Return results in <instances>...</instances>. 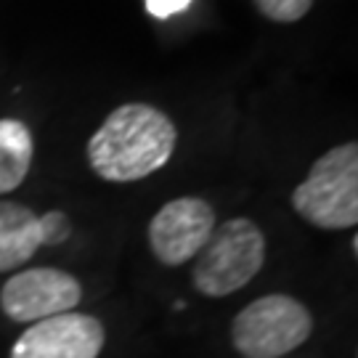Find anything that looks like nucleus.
Masks as SVG:
<instances>
[{
  "mask_svg": "<svg viewBox=\"0 0 358 358\" xmlns=\"http://www.w3.org/2000/svg\"><path fill=\"white\" fill-rule=\"evenodd\" d=\"M178 133L173 120L149 103H122L90 136L88 162L93 173L112 183H130L170 162Z\"/></svg>",
  "mask_w": 358,
  "mask_h": 358,
  "instance_id": "obj_1",
  "label": "nucleus"
},
{
  "mask_svg": "<svg viewBox=\"0 0 358 358\" xmlns=\"http://www.w3.org/2000/svg\"><path fill=\"white\" fill-rule=\"evenodd\" d=\"M294 213L324 231H345L358 223V146L340 143L319 157L308 178L292 192Z\"/></svg>",
  "mask_w": 358,
  "mask_h": 358,
  "instance_id": "obj_2",
  "label": "nucleus"
},
{
  "mask_svg": "<svg viewBox=\"0 0 358 358\" xmlns=\"http://www.w3.org/2000/svg\"><path fill=\"white\" fill-rule=\"evenodd\" d=\"M266 263V236L250 217H231L215 226L196 252L192 282L207 297H226L255 279Z\"/></svg>",
  "mask_w": 358,
  "mask_h": 358,
  "instance_id": "obj_3",
  "label": "nucleus"
},
{
  "mask_svg": "<svg viewBox=\"0 0 358 358\" xmlns=\"http://www.w3.org/2000/svg\"><path fill=\"white\" fill-rule=\"evenodd\" d=\"M313 332V316L289 294L257 297L231 324L234 348L244 358H282Z\"/></svg>",
  "mask_w": 358,
  "mask_h": 358,
  "instance_id": "obj_4",
  "label": "nucleus"
},
{
  "mask_svg": "<svg viewBox=\"0 0 358 358\" xmlns=\"http://www.w3.org/2000/svg\"><path fill=\"white\" fill-rule=\"evenodd\" d=\"M83 287L59 268H27L13 273L0 289V310L16 324H35L75 310Z\"/></svg>",
  "mask_w": 358,
  "mask_h": 358,
  "instance_id": "obj_5",
  "label": "nucleus"
},
{
  "mask_svg": "<svg viewBox=\"0 0 358 358\" xmlns=\"http://www.w3.org/2000/svg\"><path fill=\"white\" fill-rule=\"evenodd\" d=\"M215 231V210L199 196H178L157 210L149 223V247L165 266H183Z\"/></svg>",
  "mask_w": 358,
  "mask_h": 358,
  "instance_id": "obj_6",
  "label": "nucleus"
},
{
  "mask_svg": "<svg viewBox=\"0 0 358 358\" xmlns=\"http://www.w3.org/2000/svg\"><path fill=\"white\" fill-rule=\"evenodd\" d=\"M106 343L103 324L88 313H59L29 324L13 343L11 358H99Z\"/></svg>",
  "mask_w": 358,
  "mask_h": 358,
  "instance_id": "obj_7",
  "label": "nucleus"
},
{
  "mask_svg": "<svg viewBox=\"0 0 358 358\" xmlns=\"http://www.w3.org/2000/svg\"><path fill=\"white\" fill-rule=\"evenodd\" d=\"M40 247L38 215L24 205L0 202V273L22 268Z\"/></svg>",
  "mask_w": 358,
  "mask_h": 358,
  "instance_id": "obj_8",
  "label": "nucleus"
},
{
  "mask_svg": "<svg viewBox=\"0 0 358 358\" xmlns=\"http://www.w3.org/2000/svg\"><path fill=\"white\" fill-rule=\"evenodd\" d=\"M35 143L32 133L19 120H0V194H8L24 183L32 167Z\"/></svg>",
  "mask_w": 358,
  "mask_h": 358,
  "instance_id": "obj_9",
  "label": "nucleus"
},
{
  "mask_svg": "<svg viewBox=\"0 0 358 358\" xmlns=\"http://www.w3.org/2000/svg\"><path fill=\"white\" fill-rule=\"evenodd\" d=\"M257 11L263 13L271 22H279V24H292V22H300L313 0H255Z\"/></svg>",
  "mask_w": 358,
  "mask_h": 358,
  "instance_id": "obj_10",
  "label": "nucleus"
},
{
  "mask_svg": "<svg viewBox=\"0 0 358 358\" xmlns=\"http://www.w3.org/2000/svg\"><path fill=\"white\" fill-rule=\"evenodd\" d=\"M38 229H40V244H64L69 239V234H72V223H69V217L66 213L62 210H51V213H45V215H38Z\"/></svg>",
  "mask_w": 358,
  "mask_h": 358,
  "instance_id": "obj_11",
  "label": "nucleus"
},
{
  "mask_svg": "<svg viewBox=\"0 0 358 358\" xmlns=\"http://www.w3.org/2000/svg\"><path fill=\"white\" fill-rule=\"evenodd\" d=\"M146 3V11L152 13L154 19H170L176 13L186 11L194 0H143Z\"/></svg>",
  "mask_w": 358,
  "mask_h": 358,
  "instance_id": "obj_12",
  "label": "nucleus"
}]
</instances>
